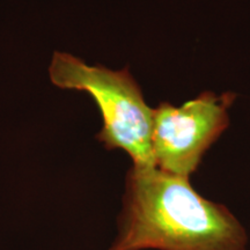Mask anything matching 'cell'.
Listing matches in <instances>:
<instances>
[{
  "label": "cell",
  "mask_w": 250,
  "mask_h": 250,
  "mask_svg": "<svg viewBox=\"0 0 250 250\" xmlns=\"http://www.w3.org/2000/svg\"><path fill=\"white\" fill-rule=\"evenodd\" d=\"M247 234L226 206L199 195L189 177L156 167L127 174L118 233L109 250H246Z\"/></svg>",
  "instance_id": "1"
},
{
  "label": "cell",
  "mask_w": 250,
  "mask_h": 250,
  "mask_svg": "<svg viewBox=\"0 0 250 250\" xmlns=\"http://www.w3.org/2000/svg\"><path fill=\"white\" fill-rule=\"evenodd\" d=\"M55 86L88 93L102 115L98 139L109 149L120 148L133 161V167H156L153 154L154 109L127 68L112 71L90 66L67 52L56 51L49 66Z\"/></svg>",
  "instance_id": "2"
},
{
  "label": "cell",
  "mask_w": 250,
  "mask_h": 250,
  "mask_svg": "<svg viewBox=\"0 0 250 250\" xmlns=\"http://www.w3.org/2000/svg\"><path fill=\"white\" fill-rule=\"evenodd\" d=\"M235 94L202 93L181 107L161 103L154 109L153 154L155 166L167 173L189 177L202 158L227 129L228 108Z\"/></svg>",
  "instance_id": "3"
}]
</instances>
